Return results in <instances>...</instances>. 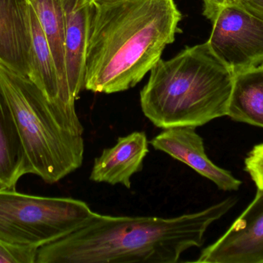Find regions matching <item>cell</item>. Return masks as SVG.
<instances>
[{"mask_svg": "<svg viewBox=\"0 0 263 263\" xmlns=\"http://www.w3.org/2000/svg\"><path fill=\"white\" fill-rule=\"evenodd\" d=\"M236 203L230 198L177 217L96 213L83 226L38 249L35 263H175L199 248L209 227Z\"/></svg>", "mask_w": 263, "mask_h": 263, "instance_id": "6da1fadb", "label": "cell"}, {"mask_svg": "<svg viewBox=\"0 0 263 263\" xmlns=\"http://www.w3.org/2000/svg\"><path fill=\"white\" fill-rule=\"evenodd\" d=\"M181 20L174 0H120L93 6L84 89L115 94L134 87L182 32Z\"/></svg>", "mask_w": 263, "mask_h": 263, "instance_id": "7a4b0ae2", "label": "cell"}, {"mask_svg": "<svg viewBox=\"0 0 263 263\" xmlns=\"http://www.w3.org/2000/svg\"><path fill=\"white\" fill-rule=\"evenodd\" d=\"M234 73L208 42L160 59L140 91L144 115L159 128L202 126L227 116Z\"/></svg>", "mask_w": 263, "mask_h": 263, "instance_id": "3957f363", "label": "cell"}, {"mask_svg": "<svg viewBox=\"0 0 263 263\" xmlns=\"http://www.w3.org/2000/svg\"><path fill=\"white\" fill-rule=\"evenodd\" d=\"M0 91L13 116L29 174L54 184L82 166L84 128L75 105L50 101L29 77L1 63Z\"/></svg>", "mask_w": 263, "mask_h": 263, "instance_id": "277c9868", "label": "cell"}, {"mask_svg": "<svg viewBox=\"0 0 263 263\" xmlns=\"http://www.w3.org/2000/svg\"><path fill=\"white\" fill-rule=\"evenodd\" d=\"M96 213L83 201L0 188V239L40 248L79 230Z\"/></svg>", "mask_w": 263, "mask_h": 263, "instance_id": "5b68a950", "label": "cell"}, {"mask_svg": "<svg viewBox=\"0 0 263 263\" xmlns=\"http://www.w3.org/2000/svg\"><path fill=\"white\" fill-rule=\"evenodd\" d=\"M212 23L207 42L234 74L263 63V20L239 5L229 3Z\"/></svg>", "mask_w": 263, "mask_h": 263, "instance_id": "8992f818", "label": "cell"}, {"mask_svg": "<svg viewBox=\"0 0 263 263\" xmlns=\"http://www.w3.org/2000/svg\"><path fill=\"white\" fill-rule=\"evenodd\" d=\"M195 262L263 263V188L227 233Z\"/></svg>", "mask_w": 263, "mask_h": 263, "instance_id": "52a82bcc", "label": "cell"}, {"mask_svg": "<svg viewBox=\"0 0 263 263\" xmlns=\"http://www.w3.org/2000/svg\"><path fill=\"white\" fill-rule=\"evenodd\" d=\"M149 143L154 149L188 165L198 174L213 182L219 189L237 191L242 185V182L230 171L219 168L209 159L203 139L197 134L194 127L163 129Z\"/></svg>", "mask_w": 263, "mask_h": 263, "instance_id": "ba28073f", "label": "cell"}, {"mask_svg": "<svg viewBox=\"0 0 263 263\" xmlns=\"http://www.w3.org/2000/svg\"><path fill=\"white\" fill-rule=\"evenodd\" d=\"M29 0H0V63L24 77L30 73Z\"/></svg>", "mask_w": 263, "mask_h": 263, "instance_id": "9c48e42d", "label": "cell"}, {"mask_svg": "<svg viewBox=\"0 0 263 263\" xmlns=\"http://www.w3.org/2000/svg\"><path fill=\"white\" fill-rule=\"evenodd\" d=\"M148 139L143 131L119 137L112 148H105L94 160L89 179L98 183L122 185L131 188L133 174L142 171L148 152Z\"/></svg>", "mask_w": 263, "mask_h": 263, "instance_id": "30bf717a", "label": "cell"}, {"mask_svg": "<svg viewBox=\"0 0 263 263\" xmlns=\"http://www.w3.org/2000/svg\"><path fill=\"white\" fill-rule=\"evenodd\" d=\"M65 15V56L69 92L72 100L84 89L86 56L92 5L86 0H62Z\"/></svg>", "mask_w": 263, "mask_h": 263, "instance_id": "8fae6325", "label": "cell"}, {"mask_svg": "<svg viewBox=\"0 0 263 263\" xmlns=\"http://www.w3.org/2000/svg\"><path fill=\"white\" fill-rule=\"evenodd\" d=\"M52 52L58 74L62 103L75 104L69 92L65 56V15L62 0H29Z\"/></svg>", "mask_w": 263, "mask_h": 263, "instance_id": "7c38bea8", "label": "cell"}, {"mask_svg": "<svg viewBox=\"0 0 263 263\" xmlns=\"http://www.w3.org/2000/svg\"><path fill=\"white\" fill-rule=\"evenodd\" d=\"M29 163L10 108L0 91V188L15 189Z\"/></svg>", "mask_w": 263, "mask_h": 263, "instance_id": "4fadbf2b", "label": "cell"}, {"mask_svg": "<svg viewBox=\"0 0 263 263\" xmlns=\"http://www.w3.org/2000/svg\"><path fill=\"white\" fill-rule=\"evenodd\" d=\"M227 116L232 120L263 128V67L234 74Z\"/></svg>", "mask_w": 263, "mask_h": 263, "instance_id": "5bb4252c", "label": "cell"}, {"mask_svg": "<svg viewBox=\"0 0 263 263\" xmlns=\"http://www.w3.org/2000/svg\"><path fill=\"white\" fill-rule=\"evenodd\" d=\"M30 10L32 46L29 78L50 101L67 105L60 100L58 74L46 36L32 6Z\"/></svg>", "mask_w": 263, "mask_h": 263, "instance_id": "9a60e30c", "label": "cell"}, {"mask_svg": "<svg viewBox=\"0 0 263 263\" xmlns=\"http://www.w3.org/2000/svg\"><path fill=\"white\" fill-rule=\"evenodd\" d=\"M38 248L20 247L0 239V263H35Z\"/></svg>", "mask_w": 263, "mask_h": 263, "instance_id": "2e32d148", "label": "cell"}, {"mask_svg": "<svg viewBox=\"0 0 263 263\" xmlns=\"http://www.w3.org/2000/svg\"><path fill=\"white\" fill-rule=\"evenodd\" d=\"M245 169L256 184L263 188V143L256 145L246 157Z\"/></svg>", "mask_w": 263, "mask_h": 263, "instance_id": "e0dca14e", "label": "cell"}, {"mask_svg": "<svg viewBox=\"0 0 263 263\" xmlns=\"http://www.w3.org/2000/svg\"><path fill=\"white\" fill-rule=\"evenodd\" d=\"M203 15L213 21L222 8L229 4L228 0H203Z\"/></svg>", "mask_w": 263, "mask_h": 263, "instance_id": "ac0fdd59", "label": "cell"}, {"mask_svg": "<svg viewBox=\"0 0 263 263\" xmlns=\"http://www.w3.org/2000/svg\"><path fill=\"white\" fill-rule=\"evenodd\" d=\"M237 5L263 20V0H241Z\"/></svg>", "mask_w": 263, "mask_h": 263, "instance_id": "d6986e66", "label": "cell"}, {"mask_svg": "<svg viewBox=\"0 0 263 263\" xmlns=\"http://www.w3.org/2000/svg\"><path fill=\"white\" fill-rule=\"evenodd\" d=\"M86 1L92 6H100V5L106 4V3L120 1V0H86Z\"/></svg>", "mask_w": 263, "mask_h": 263, "instance_id": "ffe728a7", "label": "cell"}, {"mask_svg": "<svg viewBox=\"0 0 263 263\" xmlns=\"http://www.w3.org/2000/svg\"><path fill=\"white\" fill-rule=\"evenodd\" d=\"M228 1L229 3H232V4H239L241 0H228Z\"/></svg>", "mask_w": 263, "mask_h": 263, "instance_id": "44dd1931", "label": "cell"}, {"mask_svg": "<svg viewBox=\"0 0 263 263\" xmlns=\"http://www.w3.org/2000/svg\"><path fill=\"white\" fill-rule=\"evenodd\" d=\"M262 66V67H263V63H262V64H261L260 66Z\"/></svg>", "mask_w": 263, "mask_h": 263, "instance_id": "7402d4cb", "label": "cell"}]
</instances>
